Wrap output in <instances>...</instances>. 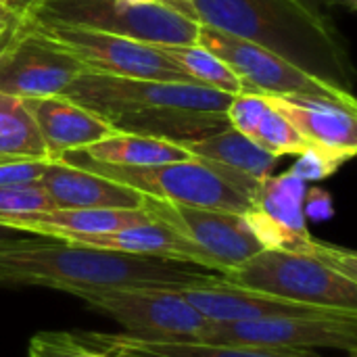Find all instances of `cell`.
I'll use <instances>...</instances> for the list:
<instances>
[{"instance_id":"cell-37","label":"cell","mask_w":357,"mask_h":357,"mask_svg":"<svg viewBox=\"0 0 357 357\" xmlns=\"http://www.w3.org/2000/svg\"><path fill=\"white\" fill-rule=\"evenodd\" d=\"M186 2H188V4H190V0H186ZM190 6H192V4H190ZM195 19H197V17H195Z\"/></svg>"},{"instance_id":"cell-32","label":"cell","mask_w":357,"mask_h":357,"mask_svg":"<svg viewBox=\"0 0 357 357\" xmlns=\"http://www.w3.org/2000/svg\"><path fill=\"white\" fill-rule=\"evenodd\" d=\"M21 21H23V19H19V21H17V23H13L6 31H2V33H0V59L4 56L6 48L10 46V42H13V38H15V33H17V29H19Z\"/></svg>"},{"instance_id":"cell-21","label":"cell","mask_w":357,"mask_h":357,"mask_svg":"<svg viewBox=\"0 0 357 357\" xmlns=\"http://www.w3.org/2000/svg\"><path fill=\"white\" fill-rule=\"evenodd\" d=\"M79 151H84L94 161L121 167H151L174 161H186L192 157L184 146L176 142L136 134H113Z\"/></svg>"},{"instance_id":"cell-18","label":"cell","mask_w":357,"mask_h":357,"mask_svg":"<svg viewBox=\"0 0 357 357\" xmlns=\"http://www.w3.org/2000/svg\"><path fill=\"white\" fill-rule=\"evenodd\" d=\"M73 335L82 345L105 357H316L301 349H272V347L190 343V341H144L130 335H102V333H73Z\"/></svg>"},{"instance_id":"cell-1","label":"cell","mask_w":357,"mask_h":357,"mask_svg":"<svg viewBox=\"0 0 357 357\" xmlns=\"http://www.w3.org/2000/svg\"><path fill=\"white\" fill-rule=\"evenodd\" d=\"M222 278L207 268L48 236L0 243V287H44L75 297L117 289H184Z\"/></svg>"},{"instance_id":"cell-26","label":"cell","mask_w":357,"mask_h":357,"mask_svg":"<svg viewBox=\"0 0 357 357\" xmlns=\"http://www.w3.org/2000/svg\"><path fill=\"white\" fill-rule=\"evenodd\" d=\"M56 209L38 182L0 186V215H23Z\"/></svg>"},{"instance_id":"cell-30","label":"cell","mask_w":357,"mask_h":357,"mask_svg":"<svg viewBox=\"0 0 357 357\" xmlns=\"http://www.w3.org/2000/svg\"><path fill=\"white\" fill-rule=\"evenodd\" d=\"M303 213H305V220H312V222L331 220L335 215L333 197L320 186H307L305 199H303Z\"/></svg>"},{"instance_id":"cell-14","label":"cell","mask_w":357,"mask_h":357,"mask_svg":"<svg viewBox=\"0 0 357 357\" xmlns=\"http://www.w3.org/2000/svg\"><path fill=\"white\" fill-rule=\"evenodd\" d=\"M180 293L201 316H205L211 322H249V320L289 318V316L349 314V312H339V310H322V307L282 301L276 297H268L264 293L228 284L222 278L184 287L180 289Z\"/></svg>"},{"instance_id":"cell-29","label":"cell","mask_w":357,"mask_h":357,"mask_svg":"<svg viewBox=\"0 0 357 357\" xmlns=\"http://www.w3.org/2000/svg\"><path fill=\"white\" fill-rule=\"evenodd\" d=\"M48 161H10L0 163V186H19L38 182Z\"/></svg>"},{"instance_id":"cell-31","label":"cell","mask_w":357,"mask_h":357,"mask_svg":"<svg viewBox=\"0 0 357 357\" xmlns=\"http://www.w3.org/2000/svg\"><path fill=\"white\" fill-rule=\"evenodd\" d=\"M40 2L42 0H0V4H4L6 8H10L19 17H27Z\"/></svg>"},{"instance_id":"cell-23","label":"cell","mask_w":357,"mask_h":357,"mask_svg":"<svg viewBox=\"0 0 357 357\" xmlns=\"http://www.w3.org/2000/svg\"><path fill=\"white\" fill-rule=\"evenodd\" d=\"M307 182L299 180L291 172L280 176H268L255 199V209L282 228L293 232H307V220L303 213Z\"/></svg>"},{"instance_id":"cell-15","label":"cell","mask_w":357,"mask_h":357,"mask_svg":"<svg viewBox=\"0 0 357 357\" xmlns=\"http://www.w3.org/2000/svg\"><path fill=\"white\" fill-rule=\"evenodd\" d=\"M38 184L56 209H142L144 195L105 176L48 161Z\"/></svg>"},{"instance_id":"cell-7","label":"cell","mask_w":357,"mask_h":357,"mask_svg":"<svg viewBox=\"0 0 357 357\" xmlns=\"http://www.w3.org/2000/svg\"><path fill=\"white\" fill-rule=\"evenodd\" d=\"M25 21L31 29H36L50 42L61 46L65 52H69L75 61H79L86 71L132 79L197 84L182 69H178V65L163 56L155 44L138 42L115 33L84 29L59 21H44L31 17H25Z\"/></svg>"},{"instance_id":"cell-9","label":"cell","mask_w":357,"mask_h":357,"mask_svg":"<svg viewBox=\"0 0 357 357\" xmlns=\"http://www.w3.org/2000/svg\"><path fill=\"white\" fill-rule=\"evenodd\" d=\"M82 299L121 324L128 331L126 335L144 341L199 343L213 324L178 289H117Z\"/></svg>"},{"instance_id":"cell-3","label":"cell","mask_w":357,"mask_h":357,"mask_svg":"<svg viewBox=\"0 0 357 357\" xmlns=\"http://www.w3.org/2000/svg\"><path fill=\"white\" fill-rule=\"evenodd\" d=\"M199 23L249 40L354 94L356 71L349 48L326 10L299 0H190Z\"/></svg>"},{"instance_id":"cell-25","label":"cell","mask_w":357,"mask_h":357,"mask_svg":"<svg viewBox=\"0 0 357 357\" xmlns=\"http://www.w3.org/2000/svg\"><path fill=\"white\" fill-rule=\"evenodd\" d=\"M249 138L253 142H257L261 149H266L268 153L276 155V157L301 155L305 151H320L310 140H305L297 132V128L278 109H274L268 102V98H266V109H264L261 117L257 119L255 130H253V134Z\"/></svg>"},{"instance_id":"cell-27","label":"cell","mask_w":357,"mask_h":357,"mask_svg":"<svg viewBox=\"0 0 357 357\" xmlns=\"http://www.w3.org/2000/svg\"><path fill=\"white\" fill-rule=\"evenodd\" d=\"M29 357H105L88 349L73 333H40L29 341Z\"/></svg>"},{"instance_id":"cell-24","label":"cell","mask_w":357,"mask_h":357,"mask_svg":"<svg viewBox=\"0 0 357 357\" xmlns=\"http://www.w3.org/2000/svg\"><path fill=\"white\" fill-rule=\"evenodd\" d=\"M163 56H167L178 69H182L190 79H195L201 86L228 92V94H241L243 84L236 77V73L215 54L205 50L199 44H155Z\"/></svg>"},{"instance_id":"cell-36","label":"cell","mask_w":357,"mask_h":357,"mask_svg":"<svg viewBox=\"0 0 357 357\" xmlns=\"http://www.w3.org/2000/svg\"><path fill=\"white\" fill-rule=\"evenodd\" d=\"M299 2H303V4H307V6H312V8H316V10H326L324 0H299Z\"/></svg>"},{"instance_id":"cell-22","label":"cell","mask_w":357,"mask_h":357,"mask_svg":"<svg viewBox=\"0 0 357 357\" xmlns=\"http://www.w3.org/2000/svg\"><path fill=\"white\" fill-rule=\"evenodd\" d=\"M50 161L44 138L17 96L0 94V163Z\"/></svg>"},{"instance_id":"cell-17","label":"cell","mask_w":357,"mask_h":357,"mask_svg":"<svg viewBox=\"0 0 357 357\" xmlns=\"http://www.w3.org/2000/svg\"><path fill=\"white\" fill-rule=\"evenodd\" d=\"M59 241L94 247V249H107V251H119V253H132V255H153L184 264H195L201 268H207L215 274H222L220 266L192 241L178 234L174 228L159 220H151L146 224L128 226L115 232L105 234H69Z\"/></svg>"},{"instance_id":"cell-4","label":"cell","mask_w":357,"mask_h":357,"mask_svg":"<svg viewBox=\"0 0 357 357\" xmlns=\"http://www.w3.org/2000/svg\"><path fill=\"white\" fill-rule=\"evenodd\" d=\"M222 280L299 305L357 314V255L328 243L314 253L264 249Z\"/></svg>"},{"instance_id":"cell-2","label":"cell","mask_w":357,"mask_h":357,"mask_svg":"<svg viewBox=\"0 0 357 357\" xmlns=\"http://www.w3.org/2000/svg\"><path fill=\"white\" fill-rule=\"evenodd\" d=\"M63 96L102 117L117 134H136L184 144L228 128L234 94L201 84L132 79L84 71Z\"/></svg>"},{"instance_id":"cell-11","label":"cell","mask_w":357,"mask_h":357,"mask_svg":"<svg viewBox=\"0 0 357 357\" xmlns=\"http://www.w3.org/2000/svg\"><path fill=\"white\" fill-rule=\"evenodd\" d=\"M142 207L155 220L167 224L203 249L220 266L222 276L264 251V245L241 213L176 205L151 197H144Z\"/></svg>"},{"instance_id":"cell-19","label":"cell","mask_w":357,"mask_h":357,"mask_svg":"<svg viewBox=\"0 0 357 357\" xmlns=\"http://www.w3.org/2000/svg\"><path fill=\"white\" fill-rule=\"evenodd\" d=\"M153 215L142 209H50L23 215H0V226L36 236L63 238L69 234H105L146 224Z\"/></svg>"},{"instance_id":"cell-20","label":"cell","mask_w":357,"mask_h":357,"mask_svg":"<svg viewBox=\"0 0 357 357\" xmlns=\"http://www.w3.org/2000/svg\"><path fill=\"white\" fill-rule=\"evenodd\" d=\"M180 146H184L192 157H201V159L232 167L255 180H266L268 176H272L280 159L230 126L215 134L188 140Z\"/></svg>"},{"instance_id":"cell-35","label":"cell","mask_w":357,"mask_h":357,"mask_svg":"<svg viewBox=\"0 0 357 357\" xmlns=\"http://www.w3.org/2000/svg\"><path fill=\"white\" fill-rule=\"evenodd\" d=\"M21 236H31L27 232H17L13 228H6V226H0V243L2 241H13V238H21Z\"/></svg>"},{"instance_id":"cell-34","label":"cell","mask_w":357,"mask_h":357,"mask_svg":"<svg viewBox=\"0 0 357 357\" xmlns=\"http://www.w3.org/2000/svg\"><path fill=\"white\" fill-rule=\"evenodd\" d=\"M326 8L328 6H341V8H347L349 13H356L357 10V0H324Z\"/></svg>"},{"instance_id":"cell-8","label":"cell","mask_w":357,"mask_h":357,"mask_svg":"<svg viewBox=\"0 0 357 357\" xmlns=\"http://www.w3.org/2000/svg\"><path fill=\"white\" fill-rule=\"evenodd\" d=\"M197 44L222 59L236 73L243 92L264 96H324L357 107L356 94L343 92L305 73L287 59L234 33L199 23Z\"/></svg>"},{"instance_id":"cell-16","label":"cell","mask_w":357,"mask_h":357,"mask_svg":"<svg viewBox=\"0 0 357 357\" xmlns=\"http://www.w3.org/2000/svg\"><path fill=\"white\" fill-rule=\"evenodd\" d=\"M21 100L44 138L50 161L117 134L102 117L63 94Z\"/></svg>"},{"instance_id":"cell-10","label":"cell","mask_w":357,"mask_h":357,"mask_svg":"<svg viewBox=\"0 0 357 357\" xmlns=\"http://www.w3.org/2000/svg\"><path fill=\"white\" fill-rule=\"evenodd\" d=\"M199 343L251 345L272 349H339L356 356L357 314L289 316L249 322H213Z\"/></svg>"},{"instance_id":"cell-28","label":"cell","mask_w":357,"mask_h":357,"mask_svg":"<svg viewBox=\"0 0 357 357\" xmlns=\"http://www.w3.org/2000/svg\"><path fill=\"white\" fill-rule=\"evenodd\" d=\"M299 159L295 161V165L289 169L293 176H297L303 182H320L331 178L343 163L331 155H326L324 151H305L301 155H297Z\"/></svg>"},{"instance_id":"cell-13","label":"cell","mask_w":357,"mask_h":357,"mask_svg":"<svg viewBox=\"0 0 357 357\" xmlns=\"http://www.w3.org/2000/svg\"><path fill=\"white\" fill-rule=\"evenodd\" d=\"M316 149L347 163L357 153V107L324 96H266Z\"/></svg>"},{"instance_id":"cell-33","label":"cell","mask_w":357,"mask_h":357,"mask_svg":"<svg viewBox=\"0 0 357 357\" xmlns=\"http://www.w3.org/2000/svg\"><path fill=\"white\" fill-rule=\"evenodd\" d=\"M19 19H23V17H19V15H15L10 8H6L4 4H0V33L2 31H6L13 23H17Z\"/></svg>"},{"instance_id":"cell-5","label":"cell","mask_w":357,"mask_h":357,"mask_svg":"<svg viewBox=\"0 0 357 357\" xmlns=\"http://www.w3.org/2000/svg\"><path fill=\"white\" fill-rule=\"evenodd\" d=\"M59 161L126 184L140 195L157 201L232 211L241 215L249 213L255 207V199L264 182L201 157L151 167H121L94 161L77 149L61 155Z\"/></svg>"},{"instance_id":"cell-6","label":"cell","mask_w":357,"mask_h":357,"mask_svg":"<svg viewBox=\"0 0 357 357\" xmlns=\"http://www.w3.org/2000/svg\"><path fill=\"white\" fill-rule=\"evenodd\" d=\"M27 17L59 21L146 44H197L199 21L161 2L42 0Z\"/></svg>"},{"instance_id":"cell-12","label":"cell","mask_w":357,"mask_h":357,"mask_svg":"<svg viewBox=\"0 0 357 357\" xmlns=\"http://www.w3.org/2000/svg\"><path fill=\"white\" fill-rule=\"evenodd\" d=\"M84 71L79 61L31 29L23 17L0 59V94L17 98L56 96Z\"/></svg>"}]
</instances>
